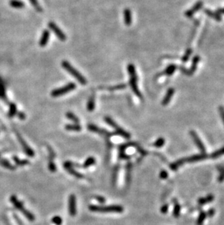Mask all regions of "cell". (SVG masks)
I'll return each instance as SVG.
<instances>
[{
	"mask_svg": "<svg viewBox=\"0 0 224 225\" xmlns=\"http://www.w3.org/2000/svg\"><path fill=\"white\" fill-rule=\"evenodd\" d=\"M48 168L51 172L56 171V164H55L52 158H50V160H49V163H48Z\"/></svg>",
	"mask_w": 224,
	"mask_h": 225,
	"instance_id": "obj_38",
	"label": "cell"
},
{
	"mask_svg": "<svg viewBox=\"0 0 224 225\" xmlns=\"http://www.w3.org/2000/svg\"><path fill=\"white\" fill-rule=\"evenodd\" d=\"M77 199L74 194H71L68 198V213L71 216H75L77 214Z\"/></svg>",
	"mask_w": 224,
	"mask_h": 225,
	"instance_id": "obj_8",
	"label": "cell"
},
{
	"mask_svg": "<svg viewBox=\"0 0 224 225\" xmlns=\"http://www.w3.org/2000/svg\"><path fill=\"white\" fill-rule=\"evenodd\" d=\"M28 1L30 2L31 4L33 5V7L35 8L36 10H37L38 12H39V13H42V8L41 7V6L39 5V4L37 0H28Z\"/></svg>",
	"mask_w": 224,
	"mask_h": 225,
	"instance_id": "obj_36",
	"label": "cell"
},
{
	"mask_svg": "<svg viewBox=\"0 0 224 225\" xmlns=\"http://www.w3.org/2000/svg\"><path fill=\"white\" fill-rule=\"evenodd\" d=\"M160 177L162 179H165L168 177V173L166 171H164V170H163V171L160 172Z\"/></svg>",
	"mask_w": 224,
	"mask_h": 225,
	"instance_id": "obj_40",
	"label": "cell"
},
{
	"mask_svg": "<svg viewBox=\"0 0 224 225\" xmlns=\"http://www.w3.org/2000/svg\"><path fill=\"white\" fill-rule=\"evenodd\" d=\"M48 27L54 32L57 37H58V39L60 40V41H62V42L66 41V34L63 32L62 30H61L60 28H59L58 26L54 23V22L50 21V23H48Z\"/></svg>",
	"mask_w": 224,
	"mask_h": 225,
	"instance_id": "obj_6",
	"label": "cell"
},
{
	"mask_svg": "<svg viewBox=\"0 0 224 225\" xmlns=\"http://www.w3.org/2000/svg\"><path fill=\"white\" fill-rule=\"evenodd\" d=\"M17 114V106L15 103H10L9 106V111H8V115L10 117H13Z\"/></svg>",
	"mask_w": 224,
	"mask_h": 225,
	"instance_id": "obj_24",
	"label": "cell"
},
{
	"mask_svg": "<svg viewBox=\"0 0 224 225\" xmlns=\"http://www.w3.org/2000/svg\"><path fill=\"white\" fill-rule=\"evenodd\" d=\"M15 133H16V135H17V137H18V141H19L20 144H21L22 147H23V149L24 150V152H25V153L28 156H29V157H34V152L33 151V149H32L27 144V143H26V141H24V139L21 137V135L19 134V133H18L17 131H15Z\"/></svg>",
	"mask_w": 224,
	"mask_h": 225,
	"instance_id": "obj_9",
	"label": "cell"
},
{
	"mask_svg": "<svg viewBox=\"0 0 224 225\" xmlns=\"http://www.w3.org/2000/svg\"><path fill=\"white\" fill-rule=\"evenodd\" d=\"M180 209L181 207L180 205L178 203H176V205L174 206V208H173V216H174V217L176 218L179 217L180 213Z\"/></svg>",
	"mask_w": 224,
	"mask_h": 225,
	"instance_id": "obj_32",
	"label": "cell"
},
{
	"mask_svg": "<svg viewBox=\"0 0 224 225\" xmlns=\"http://www.w3.org/2000/svg\"><path fill=\"white\" fill-rule=\"evenodd\" d=\"M219 112L220 115H221L222 120H223L224 123V107L223 106H220L219 107Z\"/></svg>",
	"mask_w": 224,
	"mask_h": 225,
	"instance_id": "obj_45",
	"label": "cell"
},
{
	"mask_svg": "<svg viewBox=\"0 0 224 225\" xmlns=\"http://www.w3.org/2000/svg\"><path fill=\"white\" fill-rule=\"evenodd\" d=\"M214 200V196L213 194H208V195L205 197V198H201L198 200V203L201 206L202 205H205L208 202H210Z\"/></svg>",
	"mask_w": 224,
	"mask_h": 225,
	"instance_id": "obj_21",
	"label": "cell"
},
{
	"mask_svg": "<svg viewBox=\"0 0 224 225\" xmlns=\"http://www.w3.org/2000/svg\"><path fill=\"white\" fill-rule=\"evenodd\" d=\"M168 208H169V206L168 204L163 205V206H162V208H161V212H162V214H166L168 210Z\"/></svg>",
	"mask_w": 224,
	"mask_h": 225,
	"instance_id": "obj_43",
	"label": "cell"
},
{
	"mask_svg": "<svg viewBox=\"0 0 224 225\" xmlns=\"http://www.w3.org/2000/svg\"><path fill=\"white\" fill-rule=\"evenodd\" d=\"M202 6H203L202 2L201 1L197 2L191 8V9H189L187 11H186V13H185V15H186L187 18H191L195 13H197V11H199V10L202 7Z\"/></svg>",
	"mask_w": 224,
	"mask_h": 225,
	"instance_id": "obj_11",
	"label": "cell"
},
{
	"mask_svg": "<svg viewBox=\"0 0 224 225\" xmlns=\"http://www.w3.org/2000/svg\"><path fill=\"white\" fill-rule=\"evenodd\" d=\"M174 93H175L174 88H170L168 89V91H167L165 96H164V98H163V100L162 101V104L163 105V106H167V105H168L169 103L170 102L171 98H172Z\"/></svg>",
	"mask_w": 224,
	"mask_h": 225,
	"instance_id": "obj_15",
	"label": "cell"
},
{
	"mask_svg": "<svg viewBox=\"0 0 224 225\" xmlns=\"http://www.w3.org/2000/svg\"><path fill=\"white\" fill-rule=\"evenodd\" d=\"M216 12L219 14H224V8H218Z\"/></svg>",
	"mask_w": 224,
	"mask_h": 225,
	"instance_id": "obj_49",
	"label": "cell"
},
{
	"mask_svg": "<svg viewBox=\"0 0 224 225\" xmlns=\"http://www.w3.org/2000/svg\"><path fill=\"white\" fill-rule=\"evenodd\" d=\"M64 166L65 169H66L69 173L75 176V177L78 178V179H81V178L84 177V176H83L82 174L79 173V172H77L76 170L74 169V165H73L72 162H69V161L66 162V163H64Z\"/></svg>",
	"mask_w": 224,
	"mask_h": 225,
	"instance_id": "obj_10",
	"label": "cell"
},
{
	"mask_svg": "<svg viewBox=\"0 0 224 225\" xmlns=\"http://www.w3.org/2000/svg\"><path fill=\"white\" fill-rule=\"evenodd\" d=\"M89 209L93 212L100 213H122L124 208L119 205H112V206H89Z\"/></svg>",
	"mask_w": 224,
	"mask_h": 225,
	"instance_id": "obj_3",
	"label": "cell"
},
{
	"mask_svg": "<svg viewBox=\"0 0 224 225\" xmlns=\"http://www.w3.org/2000/svg\"><path fill=\"white\" fill-rule=\"evenodd\" d=\"M185 163H186V159L185 158H182V159L178 160L175 162V163H171L170 165V167L171 170H172V171H177L178 169V168L180 166L183 165Z\"/></svg>",
	"mask_w": 224,
	"mask_h": 225,
	"instance_id": "obj_20",
	"label": "cell"
},
{
	"mask_svg": "<svg viewBox=\"0 0 224 225\" xmlns=\"http://www.w3.org/2000/svg\"><path fill=\"white\" fill-rule=\"evenodd\" d=\"M50 32L49 30L45 29L42 32V36H41L40 40H39V45L41 47H45L46 44L48 43L49 40H50Z\"/></svg>",
	"mask_w": 224,
	"mask_h": 225,
	"instance_id": "obj_14",
	"label": "cell"
},
{
	"mask_svg": "<svg viewBox=\"0 0 224 225\" xmlns=\"http://www.w3.org/2000/svg\"><path fill=\"white\" fill-rule=\"evenodd\" d=\"M126 85L125 84H121L119 85H116L114 86V88H109L110 90H121V89H124L126 88Z\"/></svg>",
	"mask_w": 224,
	"mask_h": 225,
	"instance_id": "obj_41",
	"label": "cell"
},
{
	"mask_svg": "<svg viewBox=\"0 0 224 225\" xmlns=\"http://www.w3.org/2000/svg\"><path fill=\"white\" fill-rule=\"evenodd\" d=\"M65 128L67 131H80L81 130V127L79 124H68L66 125Z\"/></svg>",
	"mask_w": 224,
	"mask_h": 225,
	"instance_id": "obj_26",
	"label": "cell"
},
{
	"mask_svg": "<svg viewBox=\"0 0 224 225\" xmlns=\"http://www.w3.org/2000/svg\"><path fill=\"white\" fill-rule=\"evenodd\" d=\"M124 20H125V23L126 26H130L132 23V13L131 10L128 8L124 10Z\"/></svg>",
	"mask_w": 224,
	"mask_h": 225,
	"instance_id": "obj_18",
	"label": "cell"
},
{
	"mask_svg": "<svg viewBox=\"0 0 224 225\" xmlns=\"http://www.w3.org/2000/svg\"><path fill=\"white\" fill-rule=\"evenodd\" d=\"M66 117L68 119H70V120L74 122L75 124H79V119L73 112H71V111H68V112L66 113Z\"/></svg>",
	"mask_w": 224,
	"mask_h": 225,
	"instance_id": "obj_29",
	"label": "cell"
},
{
	"mask_svg": "<svg viewBox=\"0 0 224 225\" xmlns=\"http://www.w3.org/2000/svg\"><path fill=\"white\" fill-rule=\"evenodd\" d=\"M95 108V96H92L89 97L88 101H87V111H94V109Z\"/></svg>",
	"mask_w": 224,
	"mask_h": 225,
	"instance_id": "obj_22",
	"label": "cell"
},
{
	"mask_svg": "<svg viewBox=\"0 0 224 225\" xmlns=\"http://www.w3.org/2000/svg\"><path fill=\"white\" fill-rule=\"evenodd\" d=\"M126 183L128 184L130 179V171H131V164L127 163V168H126Z\"/></svg>",
	"mask_w": 224,
	"mask_h": 225,
	"instance_id": "obj_37",
	"label": "cell"
},
{
	"mask_svg": "<svg viewBox=\"0 0 224 225\" xmlns=\"http://www.w3.org/2000/svg\"><path fill=\"white\" fill-rule=\"evenodd\" d=\"M191 53H192V50L190 49V48H189V49H187L186 51L185 52L184 55H183V56L182 58H181V60H182V61L183 63L188 61L189 59V57H190V56H191Z\"/></svg>",
	"mask_w": 224,
	"mask_h": 225,
	"instance_id": "obj_35",
	"label": "cell"
},
{
	"mask_svg": "<svg viewBox=\"0 0 224 225\" xmlns=\"http://www.w3.org/2000/svg\"><path fill=\"white\" fill-rule=\"evenodd\" d=\"M190 135L191 137L192 138L193 142L195 143V144H196L197 147H198V149L201 151V152L206 153V148H205V145H204V144L202 143V141H201L200 138H199V135H197V133L195 132V131H191Z\"/></svg>",
	"mask_w": 224,
	"mask_h": 225,
	"instance_id": "obj_7",
	"label": "cell"
},
{
	"mask_svg": "<svg viewBox=\"0 0 224 225\" xmlns=\"http://www.w3.org/2000/svg\"><path fill=\"white\" fill-rule=\"evenodd\" d=\"M127 72L130 74V85L133 93L140 99L143 98V96L138 87V77L136 74L135 66L132 64L127 65Z\"/></svg>",
	"mask_w": 224,
	"mask_h": 225,
	"instance_id": "obj_1",
	"label": "cell"
},
{
	"mask_svg": "<svg viewBox=\"0 0 224 225\" xmlns=\"http://www.w3.org/2000/svg\"><path fill=\"white\" fill-rule=\"evenodd\" d=\"M180 70L183 73V74L188 75V76H191L190 73H189V69L187 70V69L185 68L184 66H180Z\"/></svg>",
	"mask_w": 224,
	"mask_h": 225,
	"instance_id": "obj_44",
	"label": "cell"
},
{
	"mask_svg": "<svg viewBox=\"0 0 224 225\" xmlns=\"http://www.w3.org/2000/svg\"><path fill=\"white\" fill-rule=\"evenodd\" d=\"M95 163V157H89L87 158L86 160L85 161L84 164H83V165H81V167L84 168H86L89 167V166L94 165Z\"/></svg>",
	"mask_w": 224,
	"mask_h": 225,
	"instance_id": "obj_28",
	"label": "cell"
},
{
	"mask_svg": "<svg viewBox=\"0 0 224 225\" xmlns=\"http://www.w3.org/2000/svg\"><path fill=\"white\" fill-rule=\"evenodd\" d=\"M0 98L5 101H7V98L6 96V85L2 78H0Z\"/></svg>",
	"mask_w": 224,
	"mask_h": 225,
	"instance_id": "obj_17",
	"label": "cell"
},
{
	"mask_svg": "<svg viewBox=\"0 0 224 225\" xmlns=\"http://www.w3.org/2000/svg\"><path fill=\"white\" fill-rule=\"evenodd\" d=\"M13 160L15 162V163L20 166L28 165V164L29 163V162H28V160H20L19 158H18L17 157H14Z\"/></svg>",
	"mask_w": 224,
	"mask_h": 225,
	"instance_id": "obj_34",
	"label": "cell"
},
{
	"mask_svg": "<svg viewBox=\"0 0 224 225\" xmlns=\"http://www.w3.org/2000/svg\"><path fill=\"white\" fill-rule=\"evenodd\" d=\"M200 59L201 58L199 56H195L193 58L192 64H191V68L189 69V73H190V75H191L195 72V71L197 69V65H198L199 61H200Z\"/></svg>",
	"mask_w": 224,
	"mask_h": 225,
	"instance_id": "obj_19",
	"label": "cell"
},
{
	"mask_svg": "<svg viewBox=\"0 0 224 225\" xmlns=\"http://www.w3.org/2000/svg\"><path fill=\"white\" fill-rule=\"evenodd\" d=\"M0 165H1L2 166H3L4 168H7V169H10V170H14L15 169V167L14 166H13L10 164L9 162H8L7 160H6L5 159H0Z\"/></svg>",
	"mask_w": 224,
	"mask_h": 225,
	"instance_id": "obj_31",
	"label": "cell"
},
{
	"mask_svg": "<svg viewBox=\"0 0 224 225\" xmlns=\"http://www.w3.org/2000/svg\"><path fill=\"white\" fill-rule=\"evenodd\" d=\"M204 12H205V13L207 15H208L209 18H213V19L215 20V21H221L222 20L221 15H220L219 13H218L217 12L213 11V10H209V9H205L204 10Z\"/></svg>",
	"mask_w": 224,
	"mask_h": 225,
	"instance_id": "obj_16",
	"label": "cell"
},
{
	"mask_svg": "<svg viewBox=\"0 0 224 225\" xmlns=\"http://www.w3.org/2000/svg\"><path fill=\"white\" fill-rule=\"evenodd\" d=\"M75 88H76L75 83L69 82L67 85H66L63 86L62 88L55 89V90H52L51 92V96L56 98V97L64 96V95L67 94V93L71 92V91L74 90Z\"/></svg>",
	"mask_w": 224,
	"mask_h": 225,
	"instance_id": "obj_5",
	"label": "cell"
},
{
	"mask_svg": "<svg viewBox=\"0 0 224 225\" xmlns=\"http://www.w3.org/2000/svg\"><path fill=\"white\" fill-rule=\"evenodd\" d=\"M96 200H98V201L101 202V203H103V202H105L106 201V199L104 198H103V197H101V196H96Z\"/></svg>",
	"mask_w": 224,
	"mask_h": 225,
	"instance_id": "obj_48",
	"label": "cell"
},
{
	"mask_svg": "<svg viewBox=\"0 0 224 225\" xmlns=\"http://www.w3.org/2000/svg\"><path fill=\"white\" fill-rule=\"evenodd\" d=\"M207 218V214L205 212L201 211L200 214H199L198 219H197V225H202V224L205 222V219Z\"/></svg>",
	"mask_w": 224,
	"mask_h": 225,
	"instance_id": "obj_30",
	"label": "cell"
},
{
	"mask_svg": "<svg viewBox=\"0 0 224 225\" xmlns=\"http://www.w3.org/2000/svg\"><path fill=\"white\" fill-rule=\"evenodd\" d=\"M215 209H214V208H210V209H209L208 211L206 213L207 216H209V217H213L214 215H215Z\"/></svg>",
	"mask_w": 224,
	"mask_h": 225,
	"instance_id": "obj_42",
	"label": "cell"
},
{
	"mask_svg": "<svg viewBox=\"0 0 224 225\" xmlns=\"http://www.w3.org/2000/svg\"><path fill=\"white\" fill-rule=\"evenodd\" d=\"M52 222L56 225H61L62 224L63 220H62V219H61V217H60V216H56L52 219Z\"/></svg>",
	"mask_w": 224,
	"mask_h": 225,
	"instance_id": "obj_39",
	"label": "cell"
},
{
	"mask_svg": "<svg viewBox=\"0 0 224 225\" xmlns=\"http://www.w3.org/2000/svg\"><path fill=\"white\" fill-rule=\"evenodd\" d=\"M10 202H11L14 205V206H15L18 210H20V211L26 216V218L28 220H29L30 222H33V221H34V219H35V216H34V215L32 214V213H31L30 211H28V210L26 209V208L24 207L23 204L22 203L20 200H18L16 196L12 195L10 197Z\"/></svg>",
	"mask_w": 224,
	"mask_h": 225,
	"instance_id": "obj_4",
	"label": "cell"
},
{
	"mask_svg": "<svg viewBox=\"0 0 224 225\" xmlns=\"http://www.w3.org/2000/svg\"><path fill=\"white\" fill-rule=\"evenodd\" d=\"M208 157V155H207L206 153H201L198 154V155H194L191 156V157H189L187 158H185L186 159V163H195V162L207 159Z\"/></svg>",
	"mask_w": 224,
	"mask_h": 225,
	"instance_id": "obj_13",
	"label": "cell"
},
{
	"mask_svg": "<svg viewBox=\"0 0 224 225\" xmlns=\"http://www.w3.org/2000/svg\"><path fill=\"white\" fill-rule=\"evenodd\" d=\"M18 115V117L20 119H21V120H23V119H26V115L24 114L23 112H21V111H20V112L17 113Z\"/></svg>",
	"mask_w": 224,
	"mask_h": 225,
	"instance_id": "obj_47",
	"label": "cell"
},
{
	"mask_svg": "<svg viewBox=\"0 0 224 225\" xmlns=\"http://www.w3.org/2000/svg\"><path fill=\"white\" fill-rule=\"evenodd\" d=\"M10 5L13 8L20 9V8H23L24 7V3L20 0H10Z\"/></svg>",
	"mask_w": 224,
	"mask_h": 225,
	"instance_id": "obj_23",
	"label": "cell"
},
{
	"mask_svg": "<svg viewBox=\"0 0 224 225\" xmlns=\"http://www.w3.org/2000/svg\"><path fill=\"white\" fill-rule=\"evenodd\" d=\"M61 65H62V67L64 68L65 70L67 71L71 76L74 77L76 79L81 85H85L87 84V82L86 79H85L84 77H83V75L81 74L80 72H79L78 71H77L68 61H67V60H64V61H62Z\"/></svg>",
	"mask_w": 224,
	"mask_h": 225,
	"instance_id": "obj_2",
	"label": "cell"
},
{
	"mask_svg": "<svg viewBox=\"0 0 224 225\" xmlns=\"http://www.w3.org/2000/svg\"><path fill=\"white\" fill-rule=\"evenodd\" d=\"M176 69H177L176 65L170 64L166 68V69H165V71H164V73L166 75H168V76H171V75H172L173 73L176 72Z\"/></svg>",
	"mask_w": 224,
	"mask_h": 225,
	"instance_id": "obj_25",
	"label": "cell"
},
{
	"mask_svg": "<svg viewBox=\"0 0 224 225\" xmlns=\"http://www.w3.org/2000/svg\"><path fill=\"white\" fill-rule=\"evenodd\" d=\"M164 144H165V140H164V138L160 137L154 143V147L156 148H160L163 147Z\"/></svg>",
	"mask_w": 224,
	"mask_h": 225,
	"instance_id": "obj_33",
	"label": "cell"
},
{
	"mask_svg": "<svg viewBox=\"0 0 224 225\" xmlns=\"http://www.w3.org/2000/svg\"><path fill=\"white\" fill-rule=\"evenodd\" d=\"M224 181V169H222L221 171V174H220L218 177V181L219 182H223Z\"/></svg>",
	"mask_w": 224,
	"mask_h": 225,
	"instance_id": "obj_46",
	"label": "cell"
},
{
	"mask_svg": "<svg viewBox=\"0 0 224 225\" xmlns=\"http://www.w3.org/2000/svg\"><path fill=\"white\" fill-rule=\"evenodd\" d=\"M87 129H88L89 131H91V132L97 133L101 135H105L106 137H109V136H111V135H112L111 133L108 132V131H105V130H103V129L100 128V127H98L95 125H93V124H89L88 125H87Z\"/></svg>",
	"mask_w": 224,
	"mask_h": 225,
	"instance_id": "obj_12",
	"label": "cell"
},
{
	"mask_svg": "<svg viewBox=\"0 0 224 225\" xmlns=\"http://www.w3.org/2000/svg\"><path fill=\"white\" fill-rule=\"evenodd\" d=\"M223 155H224V147L212 153L210 155V157H209L212 158V159H217V158L220 157L221 156Z\"/></svg>",
	"mask_w": 224,
	"mask_h": 225,
	"instance_id": "obj_27",
	"label": "cell"
}]
</instances>
